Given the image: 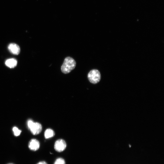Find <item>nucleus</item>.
Returning a JSON list of instances; mask_svg holds the SVG:
<instances>
[{"instance_id": "f257e3e1", "label": "nucleus", "mask_w": 164, "mask_h": 164, "mask_svg": "<svg viewBox=\"0 0 164 164\" xmlns=\"http://www.w3.org/2000/svg\"><path fill=\"white\" fill-rule=\"evenodd\" d=\"M76 65V62L73 59L67 57L65 58L61 66V72L64 74H69L75 69Z\"/></svg>"}, {"instance_id": "f03ea898", "label": "nucleus", "mask_w": 164, "mask_h": 164, "mask_svg": "<svg viewBox=\"0 0 164 164\" xmlns=\"http://www.w3.org/2000/svg\"><path fill=\"white\" fill-rule=\"evenodd\" d=\"M27 125L29 129L34 135L38 134L42 131V126L41 124L38 123L33 122L31 120L28 121Z\"/></svg>"}, {"instance_id": "7ed1b4c3", "label": "nucleus", "mask_w": 164, "mask_h": 164, "mask_svg": "<svg viewBox=\"0 0 164 164\" xmlns=\"http://www.w3.org/2000/svg\"><path fill=\"white\" fill-rule=\"evenodd\" d=\"M88 79L91 83L96 84L99 83L101 79L100 72L97 70H91L88 75Z\"/></svg>"}, {"instance_id": "20e7f679", "label": "nucleus", "mask_w": 164, "mask_h": 164, "mask_svg": "<svg viewBox=\"0 0 164 164\" xmlns=\"http://www.w3.org/2000/svg\"><path fill=\"white\" fill-rule=\"evenodd\" d=\"M66 143L63 139H59L55 142L54 148L56 151L61 152L64 151L66 147Z\"/></svg>"}, {"instance_id": "39448f33", "label": "nucleus", "mask_w": 164, "mask_h": 164, "mask_svg": "<svg viewBox=\"0 0 164 164\" xmlns=\"http://www.w3.org/2000/svg\"><path fill=\"white\" fill-rule=\"evenodd\" d=\"M28 147L31 150L36 151L39 149L40 147V143L37 139H32L29 143Z\"/></svg>"}, {"instance_id": "423d86ee", "label": "nucleus", "mask_w": 164, "mask_h": 164, "mask_svg": "<svg viewBox=\"0 0 164 164\" xmlns=\"http://www.w3.org/2000/svg\"><path fill=\"white\" fill-rule=\"evenodd\" d=\"M9 51L13 55H18L20 54L21 49L20 47L15 43H11L8 46Z\"/></svg>"}, {"instance_id": "0eeeda50", "label": "nucleus", "mask_w": 164, "mask_h": 164, "mask_svg": "<svg viewBox=\"0 0 164 164\" xmlns=\"http://www.w3.org/2000/svg\"><path fill=\"white\" fill-rule=\"evenodd\" d=\"M17 61L14 59H11L6 60L5 65L10 68H13L16 67L17 65Z\"/></svg>"}, {"instance_id": "6e6552de", "label": "nucleus", "mask_w": 164, "mask_h": 164, "mask_svg": "<svg viewBox=\"0 0 164 164\" xmlns=\"http://www.w3.org/2000/svg\"><path fill=\"white\" fill-rule=\"evenodd\" d=\"M55 135V133L51 129H47L45 133V136L46 139H49L53 137Z\"/></svg>"}, {"instance_id": "1a4fd4ad", "label": "nucleus", "mask_w": 164, "mask_h": 164, "mask_svg": "<svg viewBox=\"0 0 164 164\" xmlns=\"http://www.w3.org/2000/svg\"><path fill=\"white\" fill-rule=\"evenodd\" d=\"M13 131L14 135L16 136H18L20 135L21 132V130L19 129L16 127H14L13 128Z\"/></svg>"}, {"instance_id": "9d476101", "label": "nucleus", "mask_w": 164, "mask_h": 164, "mask_svg": "<svg viewBox=\"0 0 164 164\" xmlns=\"http://www.w3.org/2000/svg\"><path fill=\"white\" fill-rule=\"evenodd\" d=\"M54 164H65V162L63 159L59 158L57 159Z\"/></svg>"}, {"instance_id": "9b49d317", "label": "nucleus", "mask_w": 164, "mask_h": 164, "mask_svg": "<svg viewBox=\"0 0 164 164\" xmlns=\"http://www.w3.org/2000/svg\"><path fill=\"white\" fill-rule=\"evenodd\" d=\"M37 164H47V163L44 161H42L39 162Z\"/></svg>"}, {"instance_id": "f8f14e48", "label": "nucleus", "mask_w": 164, "mask_h": 164, "mask_svg": "<svg viewBox=\"0 0 164 164\" xmlns=\"http://www.w3.org/2000/svg\"><path fill=\"white\" fill-rule=\"evenodd\" d=\"M12 164V163H9V164Z\"/></svg>"}]
</instances>
